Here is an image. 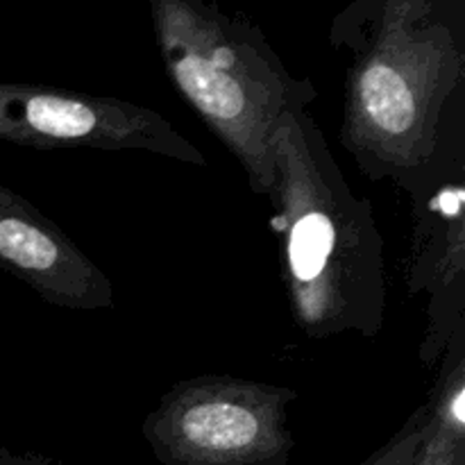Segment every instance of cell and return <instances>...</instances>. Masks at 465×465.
<instances>
[{"label": "cell", "mask_w": 465, "mask_h": 465, "mask_svg": "<svg viewBox=\"0 0 465 465\" xmlns=\"http://www.w3.org/2000/svg\"><path fill=\"white\" fill-rule=\"evenodd\" d=\"M153 16L173 86L241 163L252 193L268 200L277 127L312 107L318 89L286 71L262 32L198 0H154Z\"/></svg>", "instance_id": "cell-3"}, {"label": "cell", "mask_w": 465, "mask_h": 465, "mask_svg": "<svg viewBox=\"0 0 465 465\" xmlns=\"http://www.w3.org/2000/svg\"><path fill=\"white\" fill-rule=\"evenodd\" d=\"M0 268L44 302L75 312L114 307V286L89 254L30 200L0 184Z\"/></svg>", "instance_id": "cell-7"}, {"label": "cell", "mask_w": 465, "mask_h": 465, "mask_svg": "<svg viewBox=\"0 0 465 465\" xmlns=\"http://www.w3.org/2000/svg\"><path fill=\"white\" fill-rule=\"evenodd\" d=\"M0 465H57L53 459L36 452H12L7 448H0Z\"/></svg>", "instance_id": "cell-10"}, {"label": "cell", "mask_w": 465, "mask_h": 465, "mask_svg": "<svg viewBox=\"0 0 465 465\" xmlns=\"http://www.w3.org/2000/svg\"><path fill=\"white\" fill-rule=\"evenodd\" d=\"M350 48L341 145L372 182L430 159L465 80L463 23L440 0L354 5L334 30Z\"/></svg>", "instance_id": "cell-2"}, {"label": "cell", "mask_w": 465, "mask_h": 465, "mask_svg": "<svg viewBox=\"0 0 465 465\" xmlns=\"http://www.w3.org/2000/svg\"><path fill=\"white\" fill-rule=\"evenodd\" d=\"M411 203L407 291L425 298L420 361L439 366L454 336L465 331V98L459 91L440 123L434 153L393 180Z\"/></svg>", "instance_id": "cell-5"}, {"label": "cell", "mask_w": 465, "mask_h": 465, "mask_svg": "<svg viewBox=\"0 0 465 465\" xmlns=\"http://www.w3.org/2000/svg\"><path fill=\"white\" fill-rule=\"evenodd\" d=\"M268 198L282 284L295 327L313 341L375 339L384 325V239L368 198L352 193L309 109L282 118Z\"/></svg>", "instance_id": "cell-1"}, {"label": "cell", "mask_w": 465, "mask_h": 465, "mask_svg": "<svg viewBox=\"0 0 465 465\" xmlns=\"http://www.w3.org/2000/svg\"><path fill=\"white\" fill-rule=\"evenodd\" d=\"M295 400L268 381L189 377L162 395L141 431L162 465H289Z\"/></svg>", "instance_id": "cell-4"}, {"label": "cell", "mask_w": 465, "mask_h": 465, "mask_svg": "<svg viewBox=\"0 0 465 465\" xmlns=\"http://www.w3.org/2000/svg\"><path fill=\"white\" fill-rule=\"evenodd\" d=\"M0 143L35 150H143L207 166V157L154 109L25 82H0Z\"/></svg>", "instance_id": "cell-6"}, {"label": "cell", "mask_w": 465, "mask_h": 465, "mask_svg": "<svg viewBox=\"0 0 465 465\" xmlns=\"http://www.w3.org/2000/svg\"><path fill=\"white\" fill-rule=\"evenodd\" d=\"M425 439L413 465H465V331L439 361Z\"/></svg>", "instance_id": "cell-8"}, {"label": "cell", "mask_w": 465, "mask_h": 465, "mask_svg": "<svg viewBox=\"0 0 465 465\" xmlns=\"http://www.w3.org/2000/svg\"><path fill=\"white\" fill-rule=\"evenodd\" d=\"M427 418H430V404L425 402L413 409L407 422L380 450H375L366 461L359 465H413V459H416L422 439H425Z\"/></svg>", "instance_id": "cell-9"}]
</instances>
